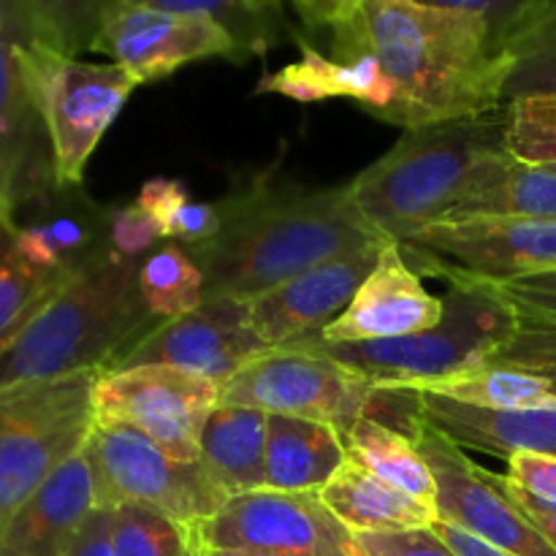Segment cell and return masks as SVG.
I'll return each mask as SVG.
<instances>
[{
    "mask_svg": "<svg viewBox=\"0 0 556 556\" xmlns=\"http://www.w3.org/2000/svg\"><path fill=\"white\" fill-rule=\"evenodd\" d=\"M11 217L14 215L0 217V351L60 288L74 280L68 275H54L27 264L14 248Z\"/></svg>",
    "mask_w": 556,
    "mask_h": 556,
    "instance_id": "cell-29",
    "label": "cell"
},
{
    "mask_svg": "<svg viewBox=\"0 0 556 556\" xmlns=\"http://www.w3.org/2000/svg\"><path fill=\"white\" fill-rule=\"evenodd\" d=\"M114 556H201L195 527H185L141 505L109 510Z\"/></svg>",
    "mask_w": 556,
    "mask_h": 556,
    "instance_id": "cell-33",
    "label": "cell"
},
{
    "mask_svg": "<svg viewBox=\"0 0 556 556\" xmlns=\"http://www.w3.org/2000/svg\"><path fill=\"white\" fill-rule=\"evenodd\" d=\"M201 548L286 556H356L353 532L331 514L320 492H258L228 497L195 527Z\"/></svg>",
    "mask_w": 556,
    "mask_h": 556,
    "instance_id": "cell-12",
    "label": "cell"
},
{
    "mask_svg": "<svg viewBox=\"0 0 556 556\" xmlns=\"http://www.w3.org/2000/svg\"><path fill=\"white\" fill-rule=\"evenodd\" d=\"M36 30L25 65L47 125L60 188H79L98 141L139 79L114 63H85L74 54L60 5L36 0Z\"/></svg>",
    "mask_w": 556,
    "mask_h": 556,
    "instance_id": "cell-7",
    "label": "cell"
},
{
    "mask_svg": "<svg viewBox=\"0 0 556 556\" xmlns=\"http://www.w3.org/2000/svg\"><path fill=\"white\" fill-rule=\"evenodd\" d=\"M418 396H421L424 421L454 440L459 448H472L503 459L516 454L556 456V407L489 410L424 391H418Z\"/></svg>",
    "mask_w": 556,
    "mask_h": 556,
    "instance_id": "cell-21",
    "label": "cell"
},
{
    "mask_svg": "<svg viewBox=\"0 0 556 556\" xmlns=\"http://www.w3.org/2000/svg\"><path fill=\"white\" fill-rule=\"evenodd\" d=\"M36 20V0H0V212L5 215L60 190L47 125L25 65V43Z\"/></svg>",
    "mask_w": 556,
    "mask_h": 556,
    "instance_id": "cell-10",
    "label": "cell"
},
{
    "mask_svg": "<svg viewBox=\"0 0 556 556\" xmlns=\"http://www.w3.org/2000/svg\"><path fill=\"white\" fill-rule=\"evenodd\" d=\"M505 114L451 119L407 130L351 185L364 220L391 244H405L465 199L478 163L503 147Z\"/></svg>",
    "mask_w": 556,
    "mask_h": 556,
    "instance_id": "cell-4",
    "label": "cell"
},
{
    "mask_svg": "<svg viewBox=\"0 0 556 556\" xmlns=\"http://www.w3.org/2000/svg\"><path fill=\"white\" fill-rule=\"evenodd\" d=\"M217 210L220 233L188 248L204 275V299L253 302L326 261L391 244L364 220L348 185L309 190L261 179Z\"/></svg>",
    "mask_w": 556,
    "mask_h": 556,
    "instance_id": "cell-2",
    "label": "cell"
},
{
    "mask_svg": "<svg viewBox=\"0 0 556 556\" xmlns=\"http://www.w3.org/2000/svg\"><path fill=\"white\" fill-rule=\"evenodd\" d=\"M364 556H454L448 546L427 530H402V532H358L353 535Z\"/></svg>",
    "mask_w": 556,
    "mask_h": 556,
    "instance_id": "cell-37",
    "label": "cell"
},
{
    "mask_svg": "<svg viewBox=\"0 0 556 556\" xmlns=\"http://www.w3.org/2000/svg\"><path fill=\"white\" fill-rule=\"evenodd\" d=\"M96 510L92 470L81 448L11 519L0 535V556H65Z\"/></svg>",
    "mask_w": 556,
    "mask_h": 556,
    "instance_id": "cell-20",
    "label": "cell"
},
{
    "mask_svg": "<svg viewBox=\"0 0 556 556\" xmlns=\"http://www.w3.org/2000/svg\"><path fill=\"white\" fill-rule=\"evenodd\" d=\"M220 386L174 367H134L98 375L92 421L125 424L182 462H201V432Z\"/></svg>",
    "mask_w": 556,
    "mask_h": 556,
    "instance_id": "cell-11",
    "label": "cell"
},
{
    "mask_svg": "<svg viewBox=\"0 0 556 556\" xmlns=\"http://www.w3.org/2000/svg\"><path fill=\"white\" fill-rule=\"evenodd\" d=\"M356 556H364V552H362V548H358V552H356Z\"/></svg>",
    "mask_w": 556,
    "mask_h": 556,
    "instance_id": "cell-45",
    "label": "cell"
},
{
    "mask_svg": "<svg viewBox=\"0 0 556 556\" xmlns=\"http://www.w3.org/2000/svg\"><path fill=\"white\" fill-rule=\"evenodd\" d=\"M217 405L329 424L342 438L362 418H375L407 438H413L421 421L418 391L369 383L309 340L275 348L239 369L220 386Z\"/></svg>",
    "mask_w": 556,
    "mask_h": 556,
    "instance_id": "cell-6",
    "label": "cell"
},
{
    "mask_svg": "<svg viewBox=\"0 0 556 556\" xmlns=\"http://www.w3.org/2000/svg\"><path fill=\"white\" fill-rule=\"evenodd\" d=\"M326 508L353 532H402L427 530L438 521V510L378 476L345 459L337 476L320 489Z\"/></svg>",
    "mask_w": 556,
    "mask_h": 556,
    "instance_id": "cell-26",
    "label": "cell"
},
{
    "mask_svg": "<svg viewBox=\"0 0 556 556\" xmlns=\"http://www.w3.org/2000/svg\"><path fill=\"white\" fill-rule=\"evenodd\" d=\"M201 556H286V554H253V552H220V548H201Z\"/></svg>",
    "mask_w": 556,
    "mask_h": 556,
    "instance_id": "cell-44",
    "label": "cell"
},
{
    "mask_svg": "<svg viewBox=\"0 0 556 556\" xmlns=\"http://www.w3.org/2000/svg\"><path fill=\"white\" fill-rule=\"evenodd\" d=\"M503 147L514 161L556 168V96H525L508 103Z\"/></svg>",
    "mask_w": 556,
    "mask_h": 556,
    "instance_id": "cell-34",
    "label": "cell"
},
{
    "mask_svg": "<svg viewBox=\"0 0 556 556\" xmlns=\"http://www.w3.org/2000/svg\"><path fill=\"white\" fill-rule=\"evenodd\" d=\"M85 454L101 510L141 505L185 527H199L228 500L201 462L174 459L155 440L125 424L92 421Z\"/></svg>",
    "mask_w": 556,
    "mask_h": 556,
    "instance_id": "cell-9",
    "label": "cell"
},
{
    "mask_svg": "<svg viewBox=\"0 0 556 556\" xmlns=\"http://www.w3.org/2000/svg\"><path fill=\"white\" fill-rule=\"evenodd\" d=\"M405 244L492 282L556 269V220L432 223Z\"/></svg>",
    "mask_w": 556,
    "mask_h": 556,
    "instance_id": "cell-16",
    "label": "cell"
},
{
    "mask_svg": "<svg viewBox=\"0 0 556 556\" xmlns=\"http://www.w3.org/2000/svg\"><path fill=\"white\" fill-rule=\"evenodd\" d=\"M345 459V440L329 424L293 416L266 421V489L320 492Z\"/></svg>",
    "mask_w": 556,
    "mask_h": 556,
    "instance_id": "cell-25",
    "label": "cell"
},
{
    "mask_svg": "<svg viewBox=\"0 0 556 556\" xmlns=\"http://www.w3.org/2000/svg\"><path fill=\"white\" fill-rule=\"evenodd\" d=\"M74 188L54 190L49 199L22 206L25 220L11 217L14 248L27 264L54 275H85L112 255L109 210L68 195ZM14 212V215H20Z\"/></svg>",
    "mask_w": 556,
    "mask_h": 556,
    "instance_id": "cell-19",
    "label": "cell"
},
{
    "mask_svg": "<svg viewBox=\"0 0 556 556\" xmlns=\"http://www.w3.org/2000/svg\"><path fill=\"white\" fill-rule=\"evenodd\" d=\"M223 217L217 204H201V201L190 199L177 215L172 217L166 228V239L177 242L179 248H199L215 239L220 233Z\"/></svg>",
    "mask_w": 556,
    "mask_h": 556,
    "instance_id": "cell-39",
    "label": "cell"
},
{
    "mask_svg": "<svg viewBox=\"0 0 556 556\" xmlns=\"http://www.w3.org/2000/svg\"><path fill=\"white\" fill-rule=\"evenodd\" d=\"M266 421L253 407L217 405L201 432V465L226 497L266 489Z\"/></svg>",
    "mask_w": 556,
    "mask_h": 556,
    "instance_id": "cell-27",
    "label": "cell"
},
{
    "mask_svg": "<svg viewBox=\"0 0 556 556\" xmlns=\"http://www.w3.org/2000/svg\"><path fill=\"white\" fill-rule=\"evenodd\" d=\"M172 14L201 16L220 27L237 49V60L266 52L280 36V5L269 0H152Z\"/></svg>",
    "mask_w": 556,
    "mask_h": 556,
    "instance_id": "cell-30",
    "label": "cell"
},
{
    "mask_svg": "<svg viewBox=\"0 0 556 556\" xmlns=\"http://www.w3.org/2000/svg\"><path fill=\"white\" fill-rule=\"evenodd\" d=\"M519 324V340L505 353H546L556 356V269L541 275L492 282Z\"/></svg>",
    "mask_w": 556,
    "mask_h": 556,
    "instance_id": "cell-32",
    "label": "cell"
},
{
    "mask_svg": "<svg viewBox=\"0 0 556 556\" xmlns=\"http://www.w3.org/2000/svg\"><path fill=\"white\" fill-rule=\"evenodd\" d=\"M96 380L87 372L0 394V535L22 505L85 448Z\"/></svg>",
    "mask_w": 556,
    "mask_h": 556,
    "instance_id": "cell-8",
    "label": "cell"
},
{
    "mask_svg": "<svg viewBox=\"0 0 556 556\" xmlns=\"http://www.w3.org/2000/svg\"><path fill=\"white\" fill-rule=\"evenodd\" d=\"M5 215V212H0V217H3Z\"/></svg>",
    "mask_w": 556,
    "mask_h": 556,
    "instance_id": "cell-46",
    "label": "cell"
},
{
    "mask_svg": "<svg viewBox=\"0 0 556 556\" xmlns=\"http://www.w3.org/2000/svg\"><path fill=\"white\" fill-rule=\"evenodd\" d=\"M413 391L445 396L489 410H541L556 407V356L546 353H500L467 372Z\"/></svg>",
    "mask_w": 556,
    "mask_h": 556,
    "instance_id": "cell-22",
    "label": "cell"
},
{
    "mask_svg": "<svg viewBox=\"0 0 556 556\" xmlns=\"http://www.w3.org/2000/svg\"><path fill=\"white\" fill-rule=\"evenodd\" d=\"M157 239H166L161 223L150 212L141 210L136 201L109 210V248H112V255L125 261H141V255Z\"/></svg>",
    "mask_w": 556,
    "mask_h": 556,
    "instance_id": "cell-36",
    "label": "cell"
},
{
    "mask_svg": "<svg viewBox=\"0 0 556 556\" xmlns=\"http://www.w3.org/2000/svg\"><path fill=\"white\" fill-rule=\"evenodd\" d=\"M139 288L157 320H174L204 304V275L177 242L163 244L141 261Z\"/></svg>",
    "mask_w": 556,
    "mask_h": 556,
    "instance_id": "cell-31",
    "label": "cell"
},
{
    "mask_svg": "<svg viewBox=\"0 0 556 556\" xmlns=\"http://www.w3.org/2000/svg\"><path fill=\"white\" fill-rule=\"evenodd\" d=\"M556 220V174L527 166L505 150L483 157L465 199L440 223Z\"/></svg>",
    "mask_w": 556,
    "mask_h": 556,
    "instance_id": "cell-23",
    "label": "cell"
},
{
    "mask_svg": "<svg viewBox=\"0 0 556 556\" xmlns=\"http://www.w3.org/2000/svg\"><path fill=\"white\" fill-rule=\"evenodd\" d=\"M141 261L109 255L60 288L0 351V394L74 375H103L155 326L139 288Z\"/></svg>",
    "mask_w": 556,
    "mask_h": 556,
    "instance_id": "cell-3",
    "label": "cell"
},
{
    "mask_svg": "<svg viewBox=\"0 0 556 556\" xmlns=\"http://www.w3.org/2000/svg\"><path fill=\"white\" fill-rule=\"evenodd\" d=\"M271 348L250 324V304L237 299H204L182 318L163 320L109 372L134 367H174L215 380L217 386L253 364Z\"/></svg>",
    "mask_w": 556,
    "mask_h": 556,
    "instance_id": "cell-15",
    "label": "cell"
},
{
    "mask_svg": "<svg viewBox=\"0 0 556 556\" xmlns=\"http://www.w3.org/2000/svg\"><path fill=\"white\" fill-rule=\"evenodd\" d=\"M432 532L451 548V552H454V556H514L503 552V548L492 546V543L481 541V538H476L472 532L462 530V527L448 525V521L443 519L434 521Z\"/></svg>",
    "mask_w": 556,
    "mask_h": 556,
    "instance_id": "cell-42",
    "label": "cell"
},
{
    "mask_svg": "<svg viewBox=\"0 0 556 556\" xmlns=\"http://www.w3.org/2000/svg\"><path fill=\"white\" fill-rule=\"evenodd\" d=\"M258 92H280L293 101L353 98L375 117H380L396 98L394 85L378 58L358 54L353 60H334L326 58L324 52H315L309 43H302V60L261 79Z\"/></svg>",
    "mask_w": 556,
    "mask_h": 556,
    "instance_id": "cell-24",
    "label": "cell"
},
{
    "mask_svg": "<svg viewBox=\"0 0 556 556\" xmlns=\"http://www.w3.org/2000/svg\"><path fill=\"white\" fill-rule=\"evenodd\" d=\"M188 201H190V193L185 190L182 182H177V179L157 177V179H150V182L141 185V193H139V199H136V204H139L141 210L150 212V215L161 223L163 233H166L172 217L177 215V212L182 210Z\"/></svg>",
    "mask_w": 556,
    "mask_h": 556,
    "instance_id": "cell-40",
    "label": "cell"
},
{
    "mask_svg": "<svg viewBox=\"0 0 556 556\" xmlns=\"http://www.w3.org/2000/svg\"><path fill=\"white\" fill-rule=\"evenodd\" d=\"M342 440H345L348 459L378 476L389 486L434 508L438 486H434V478L416 440L375 421V418H362Z\"/></svg>",
    "mask_w": 556,
    "mask_h": 556,
    "instance_id": "cell-28",
    "label": "cell"
},
{
    "mask_svg": "<svg viewBox=\"0 0 556 556\" xmlns=\"http://www.w3.org/2000/svg\"><path fill=\"white\" fill-rule=\"evenodd\" d=\"M296 11L329 33L334 60L378 58L396 90L386 123L418 130L503 106L510 60L489 54L465 3L304 0Z\"/></svg>",
    "mask_w": 556,
    "mask_h": 556,
    "instance_id": "cell-1",
    "label": "cell"
},
{
    "mask_svg": "<svg viewBox=\"0 0 556 556\" xmlns=\"http://www.w3.org/2000/svg\"><path fill=\"white\" fill-rule=\"evenodd\" d=\"M65 556H114L112 554V530H109V510L98 508L87 519L79 535L68 546Z\"/></svg>",
    "mask_w": 556,
    "mask_h": 556,
    "instance_id": "cell-41",
    "label": "cell"
},
{
    "mask_svg": "<svg viewBox=\"0 0 556 556\" xmlns=\"http://www.w3.org/2000/svg\"><path fill=\"white\" fill-rule=\"evenodd\" d=\"M90 49L109 54L139 85L174 74L201 58L237 60V49L220 27L201 16L163 11L152 0L103 3Z\"/></svg>",
    "mask_w": 556,
    "mask_h": 556,
    "instance_id": "cell-14",
    "label": "cell"
},
{
    "mask_svg": "<svg viewBox=\"0 0 556 556\" xmlns=\"http://www.w3.org/2000/svg\"><path fill=\"white\" fill-rule=\"evenodd\" d=\"M510 489H514L516 503L521 505V510L527 514V519H530L532 525L541 530V535L546 538V541L556 548V508H554V505L541 503V500H535V497H530V494L519 492L516 486H510Z\"/></svg>",
    "mask_w": 556,
    "mask_h": 556,
    "instance_id": "cell-43",
    "label": "cell"
},
{
    "mask_svg": "<svg viewBox=\"0 0 556 556\" xmlns=\"http://www.w3.org/2000/svg\"><path fill=\"white\" fill-rule=\"evenodd\" d=\"M389 244H375L362 253L326 261L282 286L255 296L250 304V324L266 348H286L309 334H320L334 324Z\"/></svg>",
    "mask_w": 556,
    "mask_h": 556,
    "instance_id": "cell-17",
    "label": "cell"
},
{
    "mask_svg": "<svg viewBox=\"0 0 556 556\" xmlns=\"http://www.w3.org/2000/svg\"><path fill=\"white\" fill-rule=\"evenodd\" d=\"M416 258L424 275H438L448 282L443 296L445 315L434 329L400 340L329 345L318 334L304 340L340 362L351 372L386 389H418L467 372L489 358L500 356L519 340V324L508 304L481 277L465 275L443 261L432 258L413 244H400Z\"/></svg>",
    "mask_w": 556,
    "mask_h": 556,
    "instance_id": "cell-5",
    "label": "cell"
},
{
    "mask_svg": "<svg viewBox=\"0 0 556 556\" xmlns=\"http://www.w3.org/2000/svg\"><path fill=\"white\" fill-rule=\"evenodd\" d=\"M443 315V296H434L424 288L400 244H389L353 296L351 307L318 337L329 345L400 340L434 329Z\"/></svg>",
    "mask_w": 556,
    "mask_h": 556,
    "instance_id": "cell-18",
    "label": "cell"
},
{
    "mask_svg": "<svg viewBox=\"0 0 556 556\" xmlns=\"http://www.w3.org/2000/svg\"><path fill=\"white\" fill-rule=\"evenodd\" d=\"M413 440L438 486V519L462 527L514 556H556V548L516 503L508 478L483 470L454 440L429 427L424 418Z\"/></svg>",
    "mask_w": 556,
    "mask_h": 556,
    "instance_id": "cell-13",
    "label": "cell"
},
{
    "mask_svg": "<svg viewBox=\"0 0 556 556\" xmlns=\"http://www.w3.org/2000/svg\"><path fill=\"white\" fill-rule=\"evenodd\" d=\"M525 96H556V0L510 58L503 101L510 103Z\"/></svg>",
    "mask_w": 556,
    "mask_h": 556,
    "instance_id": "cell-35",
    "label": "cell"
},
{
    "mask_svg": "<svg viewBox=\"0 0 556 556\" xmlns=\"http://www.w3.org/2000/svg\"><path fill=\"white\" fill-rule=\"evenodd\" d=\"M508 462V483L556 508V456L516 454Z\"/></svg>",
    "mask_w": 556,
    "mask_h": 556,
    "instance_id": "cell-38",
    "label": "cell"
}]
</instances>
